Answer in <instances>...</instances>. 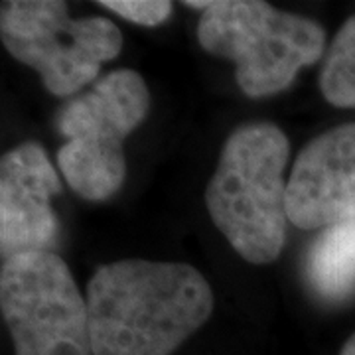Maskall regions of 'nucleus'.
<instances>
[{
  "label": "nucleus",
  "mask_w": 355,
  "mask_h": 355,
  "mask_svg": "<svg viewBox=\"0 0 355 355\" xmlns=\"http://www.w3.org/2000/svg\"><path fill=\"white\" fill-rule=\"evenodd\" d=\"M93 355H170L214 312V292L184 263L125 259L87 288Z\"/></svg>",
  "instance_id": "obj_1"
},
{
  "label": "nucleus",
  "mask_w": 355,
  "mask_h": 355,
  "mask_svg": "<svg viewBox=\"0 0 355 355\" xmlns=\"http://www.w3.org/2000/svg\"><path fill=\"white\" fill-rule=\"evenodd\" d=\"M288 139L272 123H251L229 135L205 191L211 221L253 265L277 261L286 241L284 168Z\"/></svg>",
  "instance_id": "obj_2"
},
{
  "label": "nucleus",
  "mask_w": 355,
  "mask_h": 355,
  "mask_svg": "<svg viewBox=\"0 0 355 355\" xmlns=\"http://www.w3.org/2000/svg\"><path fill=\"white\" fill-rule=\"evenodd\" d=\"M203 50L237 65L245 95L261 99L291 85L298 71L316 64L326 48L324 28L282 12L261 0H216L198 24Z\"/></svg>",
  "instance_id": "obj_3"
},
{
  "label": "nucleus",
  "mask_w": 355,
  "mask_h": 355,
  "mask_svg": "<svg viewBox=\"0 0 355 355\" xmlns=\"http://www.w3.org/2000/svg\"><path fill=\"white\" fill-rule=\"evenodd\" d=\"M148 107V87L132 69H114L62 107L58 128L67 142L58 153V166L71 190L91 202L121 190L127 176L123 142L146 119Z\"/></svg>",
  "instance_id": "obj_4"
},
{
  "label": "nucleus",
  "mask_w": 355,
  "mask_h": 355,
  "mask_svg": "<svg viewBox=\"0 0 355 355\" xmlns=\"http://www.w3.org/2000/svg\"><path fill=\"white\" fill-rule=\"evenodd\" d=\"M0 36L14 60L42 76L55 97H69L99 76L123 50V34L107 18H71L60 0H8Z\"/></svg>",
  "instance_id": "obj_5"
},
{
  "label": "nucleus",
  "mask_w": 355,
  "mask_h": 355,
  "mask_svg": "<svg viewBox=\"0 0 355 355\" xmlns=\"http://www.w3.org/2000/svg\"><path fill=\"white\" fill-rule=\"evenodd\" d=\"M0 310L16 355H93L87 302L51 251L4 259Z\"/></svg>",
  "instance_id": "obj_6"
},
{
  "label": "nucleus",
  "mask_w": 355,
  "mask_h": 355,
  "mask_svg": "<svg viewBox=\"0 0 355 355\" xmlns=\"http://www.w3.org/2000/svg\"><path fill=\"white\" fill-rule=\"evenodd\" d=\"M286 214L300 229L355 219V123L318 135L300 150L288 180Z\"/></svg>",
  "instance_id": "obj_7"
},
{
  "label": "nucleus",
  "mask_w": 355,
  "mask_h": 355,
  "mask_svg": "<svg viewBox=\"0 0 355 355\" xmlns=\"http://www.w3.org/2000/svg\"><path fill=\"white\" fill-rule=\"evenodd\" d=\"M62 182L48 154L34 142L20 144L0 160V249L4 259L50 251L58 235L51 196Z\"/></svg>",
  "instance_id": "obj_8"
},
{
  "label": "nucleus",
  "mask_w": 355,
  "mask_h": 355,
  "mask_svg": "<svg viewBox=\"0 0 355 355\" xmlns=\"http://www.w3.org/2000/svg\"><path fill=\"white\" fill-rule=\"evenodd\" d=\"M308 280L322 296L338 300L355 291V219L326 227L306 259Z\"/></svg>",
  "instance_id": "obj_9"
},
{
  "label": "nucleus",
  "mask_w": 355,
  "mask_h": 355,
  "mask_svg": "<svg viewBox=\"0 0 355 355\" xmlns=\"http://www.w3.org/2000/svg\"><path fill=\"white\" fill-rule=\"evenodd\" d=\"M320 91L334 107L355 109V14L343 22L324 58Z\"/></svg>",
  "instance_id": "obj_10"
},
{
  "label": "nucleus",
  "mask_w": 355,
  "mask_h": 355,
  "mask_svg": "<svg viewBox=\"0 0 355 355\" xmlns=\"http://www.w3.org/2000/svg\"><path fill=\"white\" fill-rule=\"evenodd\" d=\"M99 4L140 26H160L172 12L168 0H101Z\"/></svg>",
  "instance_id": "obj_11"
},
{
  "label": "nucleus",
  "mask_w": 355,
  "mask_h": 355,
  "mask_svg": "<svg viewBox=\"0 0 355 355\" xmlns=\"http://www.w3.org/2000/svg\"><path fill=\"white\" fill-rule=\"evenodd\" d=\"M340 355H355V334L349 338V340H347V342L343 343Z\"/></svg>",
  "instance_id": "obj_12"
}]
</instances>
